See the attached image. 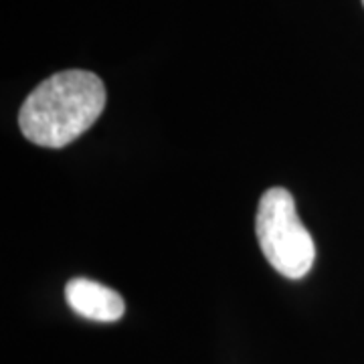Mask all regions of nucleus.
I'll return each instance as SVG.
<instances>
[{
	"mask_svg": "<svg viewBox=\"0 0 364 364\" xmlns=\"http://www.w3.org/2000/svg\"><path fill=\"white\" fill-rule=\"evenodd\" d=\"M255 233L259 247L273 269L287 279H301L316 261V243L299 219L289 191L273 186L257 205Z\"/></svg>",
	"mask_w": 364,
	"mask_h": 364,
	"instance_id": "f03ea898",
	"label": "nucleus"
},
{
	"mask_svg": "<svg viewBox=\"0 0 364 364\" xmlns=\"http://www.w3.org/2000/svg\"><path fill=\"white\" fill-rule=\"evenodd\" d=\"M105 102L104 81L95 73L61 71L28 93L18 112V128L37 146L63 148L97 122Z\"/></svg>",
	"mask_w": 364,
	"mask_h": 364,
	"instance_id": "f257e3e1",
	"label": "nucleus"
},
{
	"mask_svg": "<svg viewBox=\"0 0 364 364\" xmlns=\"http://www.w3.org/2000/svg\"><path fill=\"white\" fill-rule=\"evenodd\" d=\"M65 299L73 312L95 322H116L126 314V301L116 289L87 277L71 279L65 286Z\"/></svg>",
	"mask_w": 364,
	"mask_h": 364,
	"instance_id": "7ed1b4c3",
	"label": "nucleus"
},
{
	"mask_svg": "<svg viewBox=\"0 0 364 364\" xmlns=\"http://www.w3.org/2000/svg\"><path fill=\"white\" fill-rule=\"evenodd\" d=\"M363 4H364V0H363Z\"/></svg>",
	"mask_w": 364,
	"mask_h": 364,
	"instance_id": "20e7f679",
	"label": "nucleus"
}]
</instances>
